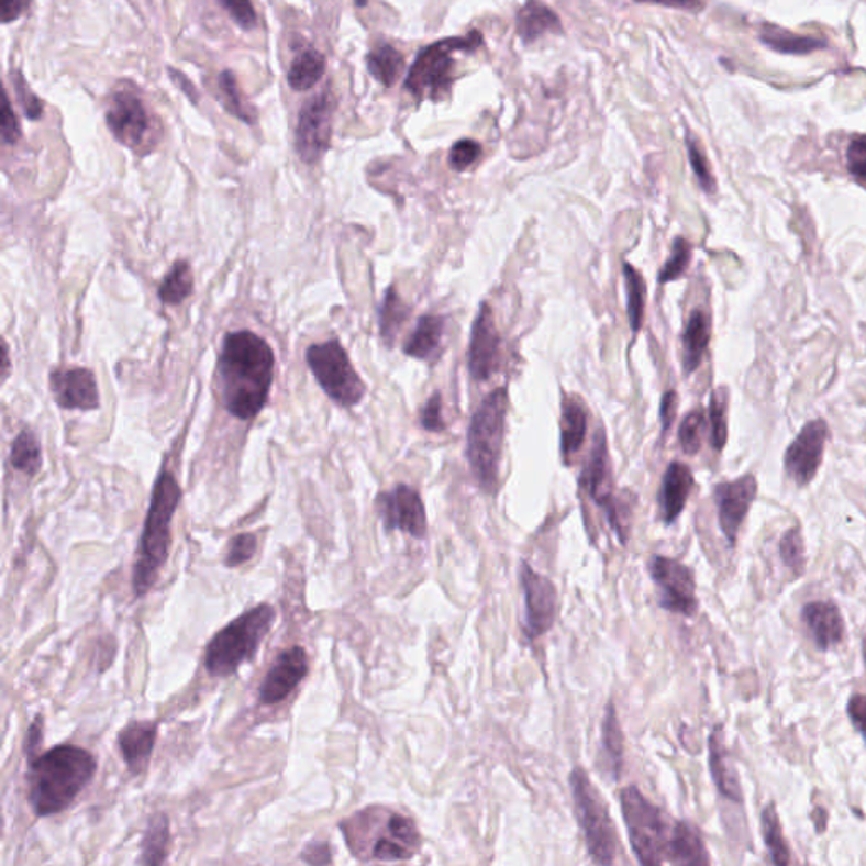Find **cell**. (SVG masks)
<instances>
[{
  "label": "cell",
  "instance_id": "obj_1",
  "mask_svg": "<svg viewBox=\"0 0 866 866\" xmlns=\"http://www.w3.org/2000/svg\"><path fill=\"white\" fill-rule=\"evenodd\" d=\"M216 369L225 410L235 419H254L265 408L275 378L271 345L249 331L225 335Z\"/></svg>",
  "mask_w": 866,
  "mask_h": 866
},
{
  "label": "cell",
  "instance_id": "obj_2",
  "mask_svg": "<svg viewBox=\"0 0 866 866\" xmlns=\"http://www.w3.org/2000/svg\"><path fill=\"white\" fill-rule=\"evenodd\" d=\"M87 750L62 745L30 760V802L40 818L58 814L77 799L96 775Z\"/></svg>",
  "mask_w": 866,
  "mask_h": 866
},
{
  "label": "cell",
  "instance_id": "obj_3",
  "mask_svg": "<svg viewBox=\"0 0 866 866\" xmlns=\"http://www.w3.org/2000/svg\"><path fill=\"white\" fill-rule=\"evenodd\" d=\"M181 489L171 473L159 474L153 495L149 511L141 536L140 552L134 566L133 588L137 598H143L158 579L159 569L168 558L171 544L173 514L180 503Z\"/></svg>",
  "mask_w": 866,
  "mask_h": 866
},
{
  "label": "cell",
  "instance_id": "obj_4",
  "mask_svg": "<svg viewBox=\"0 0 866 866\" xmlns=\"http://www.w3.org/2000/svg\"><path fill=\"white\" fill-rule=\"evenodd\" d=\"M507 413L508 391L504 388L495 389L474 413L467 432L470 470L486 492H495L500 478Z\"/></svg>",
  "mask_w": 866,
  "mask_h": 866
},
{
  "label": "cell",
  "instance_id": "obj_5",
  "mask_svg": "<svg viewBox=\"0 0 866 866\" xmlns=\"http://www.w3.org/2000/svg\"><path fill=\"white\" fill-rule=\"evenodd\" d=\"M275 617L271 606L259 604L222 628L207 646V670L215 677L234 674L244 662L256 655L257 648L271 630Z\"/></svg>",
  "mask_w": 866,
  "mask_h": 866
},
{
  "label": "cell",
  "instance_id": "obj_6",
  "mask_svg": "<svg viewBox=\"0 0 866 866\" xmlns=\"http://www.w3.org/2000/svg\"><path fill=\"white\" fill-rule=\"evenodd\" d=\"M621 811L639 862L652 866L668 863L676 822L636 787L621 790Z\"/></svg>",
  "mask_w": 866,
  "mask_h": 866
},
{
  "label": "cell",
  "instance_id": "obj_7",
  "mask_svg": "<svg viewBox=\"0 0 866 866\" xmlns=\"http://www.w3.org/2000/svg\"><path fill=\"white\" fill-rule=\"evenodd\" d=\"M570 790L592 862L599 865H613L620 853L618 833L608 806L582 768H574L570 774Z\"/></svg>",
  "mask_w": 866,
  "mask_h": 866
},
{
  "label": "cell",
  "instance_id": "obj_8",
  "mask_svg": "<svg viewBox=\"0 0 866 866\" xmlns=\"http://www.w3.org/2000/svg\"><path fill=\"white\" fill-rule=\"evenodd\" d=\"M482 45V36L473 31L469 36L448 37L426 46L417 56L413 67L408 71L404 89L417 99H442L451 90L452 71H454V53L474 52Z\"/></svg>",
  "mask_w": 866,
  "mask_h": 866
},
{
  "label": "cell",
  "instance_id": "obj_9",
  "mask_svg": "<svg viewBox=\"0 0 866 866\" xmlns=\"http://www.w3.org/2000/svg\"><path fill=\"white\" fill-rule=\"evenodd\" d=\"M307 364L323 391L338 407H354L366 395V385L351 364L341 342L329 341L310 345Z\"/></svg>",
  "mask_w": 866,
  "mask_h": 866
},
{
  "label": "cell",
  "instance_id": "obj_10",
  "mask_svg": "<svg viewBox=\"0 0 866 866\" xmlns=\"http://www.w3.org/2000/svg\"><path fill=\"white\" fill-rule=\"evenodd\" d=\"M580 488L586 489L589 498L604 511L608 522L620 536L621 544H626V523H624L620 503L614 498L610 451H608V441H606V432L602 426L596 430L591 454L586 459L582 476H580Z\"/></svg>",
  "mask_w": 866,
  "mask_h": 866
},
{
  "label": "cell",
  "instance_id": "obj_11",
  "mask_svg": "<svg viewBox=\"0 0 866 866\" xmlns=\"http://www.w3.org/2000/svg\"><path fill=\"white\" fill-rule=\"evenodd\" d=\"M107 127L124 146L136 149L143 146L151 133V119L137 90L127 81L115 87L107 109Z\"/></svg>",
  "mask_w": 866,
  "mask_h": 866
},
{
  "label": "cell",
  "instance_id": "obj_12",
  "mask_svg": "<svg viewBox=\"0 0 866 866\" xmlns=\"http://www.w3.org/2000/svg\"><path fill=\"white\" fill-rule=\"evenodd\" d=\"M650 576L660 591L658 604L670 613L692 617L698 611L695 573L676 558L654 555L648 564Z\"/></svg>",
  "mask_w": 866,
  "mask_h": 866
},
{
  "label": "cell",
  "instance_id": "obj_13",
  "mask_svg": "<svg viewBox=\"0 0 866 866\" xmlns=\"http://www.w3.org/2000/svg\"><path fill=\"white\" fill-rule=\"evenodd\" d=\"M332 115L334 103L329 90L310 99L301 109L297 125V153L307 165H315L327 153L332 140Z\"/></svg>",
  "mask_w": 866,
  "mask_h": 866
},
{
  "label": "cell",
  "instance_id": "obj_14",
  "mask_svg": "<svg viewBox=\"0 0 866 866\" xmlns=\"http://www.w3.org/2000/svg\"><path fill=\"white\" fill-rule=\"evenodd\" d=\"M522 588L525 595L523 632L526 639L535 640L554 626L557 617V589L551 579L535 573L526 562L522 564Z\"/></svg>",
  "mask_w": 866,
  "mask_h": 866
},
{
  "label": "cell",
  "instance_id": "obj_15",
  "mask_svg": "<svg viewBox=\"0 0 866 866\" xmlns=\"http://www.w3.org/2000/svg\"><path fill=\"white\" fill-rule=\"evenodd\" d=\"M376 508L385 523V529L389 532L400 530L413 539H425V507L415 489L400 485L393 491L381 492L376 500Z\"/></svg>",
  "mask_w": 866,
  "mask_h": 866
},
{
  "label": "cell",
  "instance_id": "obj_16",
  "mask_svg": "<svg viewBox=\"0 0 866 866\" xmlns=\"http://www.w3.org/2000/svg\"><path fill=\"white\" fill-rule=\"evenodd\" d=\"M828 437H830L828 423L824 420H812L806 423L796 441L787 448L784 463L789 478L797 486H808L815 478L824 457Z\"/></svg>",
  "mask_w": 866,
  "mask_h": 866
},
{
  "label": "cell",
  "instance_id": "obj_17",
  "mask_svg": "<svg viewBox=\"0 0 866 866\" xmlns=\"http://www.w3.org/2000/svg\"><path fill=\"white\" fill-rule=\"evenodd\" d=\"M470 376L476 381H488L501 364V335L496 327L495 315L488 303H481L470 332L467 353Z\"/></svg>",
  "mask_w": 866,
  "mask_h": 866
},
{
  "label": "cell",
  "instance_id": "obj_18",
  "mask_svg": "<svg viewBox=\"0 0 866 866\" xmlns=\"http://www.w3.org/2000/svg\"><path fill=\"white\" fill-rule=\"evenodd\" d=\"M756 492H758V482L752 474L743 476L736 481L721 482L714 489L720 526L731 547L736 544L740 529L745 522L750 507L755 501Z\"/></svg>",
  "mask_w": 866,
  "mask_h": 866
},
{
  "label": "cell",
  "instance_id": "obj_19",
  "mask_svg": "<svg viewBox=\"0 0 866 866\" xmlns=\"http://www.w3.org/2000/svg\"><path fill=\"white\" fill-rule=\"evenodd\" d=\"M309 673V657L301 646H291L276 658L259 689L263 704L273 706L285 701L297 689Z\"/></svg>",
  "mask_w": 866,
  "mask_h": 866
},
{
  "label": "cell",
  "instance_id": "obj_20",
  "mask_svg": "<svg viewBox=\"0 0 866 866\" xmlns=\"http://www.w3.org/2000/svg\"><path fill=\"white\" fill-rule=\"evenodd\" d=\"M53 397L65 410H97L99 408V388L96 376L84 367L56 369L49 376Z\"/></svg>",
  "mask_w": 866,
  "mask_h": 866
},
{
  "label": "cell",
  "instance_id": "obj_21",
  "mask_svg": "<svg viewBox=\"0 0 866 866\" xmlns=\"http://www.w3.org/2000/svg\"><path fill=\"white\" fill-rule=\"evenodd\" d=\"M158 726L151 721H134L119 734V746L127 767L133 774H143L149 764V756L155 748Z\"/></svg>",
  "mask_w": 866,
  "mask_h": 866
},
{
  "label": "cell",
  "instance_id": "obj_22",
  "mask_svg": "<svg viewBox=\"0 0 866 866\" xmlns=\"http://www.w3.org/2000/svg\"><path fill=\"white\" fill-rule=\"evenodd\" d=\"M802 618H804V623L808 624L809 632L819 648H831L843 640V617L833 602H809L802 610Z\"/></svg>",
  "mask_w": 866,
  "mask_h": 866
},
{
  "label": "cell",
  "instance_id": "obj_23",
  "mask_svg": "<svg viewBox=\"0 0 866 866\" xmlns=\"http://www.w3.org/2000/svg\"><path fill=\"white\" fill-rule=\"evenodd\" d=\"M695 486V476L682 463H673L665 470L662 482L660 507L662 518L667 525L676 522L686 508L690 491Z\"/></svg>",
  "mask_w": 866,
  "mask_h": 866
},
{
  "label": "cell",
  "instance_id": "obj_24",
  "mask_svg": "<svg viewBox=\"0 0 866 866\" xmlns=\"http://www.w3.org/2000/svg\"><path fill=\"white\" fill-rule=\"evenodd\" d=\"M588 433V410L577 397H564L562 400L560 451L566 466L573 464L579 454Z\"/></svg>",
  "mask_w": 866,
  "mask_h": 866
},
{
  "label": "cell",
  "instance_id": "obj_25",
  "mask_svg": "<svg viewBox=\"0 0 866 866\" xmlns=\"http://www.w3.org/2000/svg\"><path fill=\"white\" fill-rule=\"evenodd\" d=\"M709 767H711L712 780L717 784L718 790L728 799L742 802V786H740L739 774L734 770L730 756H728L721 724L714 726L711 736H709Z\"/></svg>",
  "mask_w": 866,
  "mask_h": 866
},
{
  "label": "cell",
  "instance_id": "obj_26",
  "mask_svg": "<svg viewBox=\"0 0 866 866\" xmlns=\"http://www.w3.org/2000/svg\"><path fill=\"white\" fill-rule=\"evenodd\" d=\"M445 319L438 315L420 317L415 331L404 342V354L420 360L437 359L444 338Z\"/></svg>",
  "mask_w": 866,
  "mask_h": 866
},
{
  "label": "cell",
  "instance_id": "obj_27",
  "mask_svg": "<svg viewBox=\"0 0 866 866\" xmlns=\"http://www.w3.org/2000/svg\"><path fill=\"white\" fill-rule=\"evenodd\" d=\"M518 36L530 45L547 33L560 34L562 23L558 15L540 0H529L517 14Z\"/></svg>",
  "mask_w": 866,
  "mask_h": 866
},
{
  "label": "cell",
  "instance_id": "obj_28",
  "mask_svg": "<svg viewBox=\"0 0 866 866\" xmlns=\"http://www.w3.org/2000/svg\"><path fill=\"white\" fill-rule=\"evenodd\" d=\"M709 341H711V320H709L708 313L695 310L690 313L682 337V364L687 376L692 375L701 366Z\"/></svg>",
  "mask_w": 866,
  "mask_h": 866
},
{
  "label": "cell",
  "instance_id": "obj_29",
  "mask_svg": "<svg viewBox=\"0 0 866 866\" xmlns=\"http://www.w3.org/2000/svg\"><path fill=\"white\" fill-rule=\"evenodd\" d=\"M668 863H674V865H708V852H706L701 834L695 826H690L687 822H676Z\"/></svg>",
  "mask_w": 866,
  "mask_h": 866
},
{
  "label": "cell",
  "instance_id": "obj_30",
  "mask_svg": "<svg viewBox=\"0 0 866 866\" xmlns=\"http://www.w3.org/2000/svg\"><path fill=\"white\" fill-rule=\"evenodd\" d=\"M760 41L767 48L784 53V55H809V53L826 48V43L822 40L800 36V34L775 26V24H765L762 27Z\"/></svg>",
  "mask_w": 866,
  "mask_h": 866
},
{
  "label": "cell",
  "instance_id": "obj_31",
  "mask_svg": "<svg viewBox=\"0 0 866 866\" xmlns=\"http://www.w3.org/2000/svg\"><path fill=\"white\" fill-rule=\"evenodd\" d=\"M325 67H327V59L319 49H307L291 63L290 71H288V84L297 92H307V90L315 87L317 81H320V78L323 77Z\"/></svg>",
  "mask_w": 866,
  "mask_h": 866
},
{
  "label": "cell",
  "instance_id": "obj_32",
  "mask_svg": "<svg viewBox=\"0 0 866 866\" xmlns=\"http://www.w3.org/2000/svg\"><path fill=\"white\" fill-rule=\"evenodd\" d=\"M169 846V821L168 815L159 814L151 818L146 833L143 837V856L140 863L144 865H162L166 862Z\"/></svg>",
  "mask_w": 866,
  "mask_h": 866
},
{
  "label": "cell",
  "instance_id": "obj_33",
  "mask_svg": "<svg viewBox=\"0 0 866 866\" xmlns=\"http://www.w3.org/2000/svg\"><path fill=\"white\" fill-rule=\"evenodd\" d=\"M410 313L411 309L404 303L403 298L393 287L389 288L386 291L385 300H382L381 309H379V332H381L382 341L386 344H393Z\"/></svg>",
  "mask_w": 866,
  "mask_h": 866
},
{
  "label": "cell",
  "instance_id": "obj_34",
  "mask_svg": "<svg viewBox=\"0 0 866 866\" xmlns=\"http://www.w3.org/2000/svg\"><path fill=\"white\" fill-rule=\"evenodd\" d=\"M367 68H369V74L379 84L385 85V87H393L400 75L403 74V55L398 49H395L393 46H378V48L373 49L367 55Z\"/></svg>",
  "mask_w": 866,
  "mask_h": 866
},
{
  "label": "cell",
  "instance_id": "obj_35",
  "mask_svg": "<svg viewBox=\"0 0 866 866\" xmlns=\"http://www.w3.org/2000/svg\"><path fill=\"white\" fill-rule=\"evenodd\" d=\"M624 285H626L628 320L632 325L633 334H639L645 322L646 285L639 269L630 263L623 266Z\"/></svg>",
  "mask_w": 866,
  "mask_h": 866
},
{
  "label": "cell",
  "instance_id": "obj_36",
  "mask_svg": "<svg viewBox=\"0 0 866 866\" xmlns=\"http://www.w3.org/2000/svg\"><path fill=\"white\" fill-rule=\"evenodd\" d=\"M602 746L604 755L610 764L611 774L618 780L623 767V733H621L620 720L614 709L613 702L606 709L604 723H602Z\"/></svg>",
  "mask_w": 866,
  "mask_h": 866
},
{
  "label": "cell",
  "instance_id": "obj_37",
  "mask_svg": "<svg viewBox=\"0 0 866 866\" xmlns=\"http://www.w3.org/2000/svg\"><path fill=\"white\" fill-rule=\"evenodd\" d=\"M216 85H219L221 102L222 106L225 107V111L234 115V118L240 119V121L246 122V124H254L257 119L256 111H254L253 106H249V103L243 99V93H241L240 87H237L235 75L232 74L231 70L222 71V74L219 75Z\"/></svg>",
  "mask_w": 866,
  "mask_h": 866
},
{
  "label": "cell",
  "instance_id": "obj_38",
  "mask_svg": "<svg viewBox=\"0 0 866 866\" xmlns=\"http://www.w3.org/2000/svg\"><path fill=\"white\" fill-rule=\"evenodd\" d=\"M11 464L27 476L40 473L43 466L40 442L31 430H23L12 442Z\"/></svg>",
  "mask_w": 866,
  "mask_h": 866
},
{
  "label": "cell",
  "instance_id": "obj_39",
  "mask_svg": "<svg viewBox=\"0 0 866 866\" xmlns=\"http://www.w3.org/2000/svg\"><path fill=\"white\" fill-rule=\"evenodd\" d=\"M193 290V276L187 262H178L163 279L159 300L166 306H178Z\"/></svg>",
  "mask_w": 866,
  "mask_h": 866
},
{
  "label": "cell",
  "instance_id": "obj_40",
  "mask_svg": "<svg viewBox=\"0 0 866 866\" xmlns=\"http://www.w3.org/2000/svg\"><path fill=\"white\" fill-rule=\"evenodd\" d=\"M762 833H764L765 844L770 850L775 865H789V846L784 840L782 826H780L775 804H768L762 812Z\"/></svg>",
  "mask_w": 866,
  "mask_h": 866
},
{
  "label": "cell",
  "instance_id": "obj_41",
  "mask_svg": "<svg viewBox=\"0 0 866 866\" xmlns=\"http://www.w3.org/2000/svg\"><path fill=\"white\" fill-rule=\"evenodd\" d=\"M709 422H711V442L714 451L721 452L728 441V389L718 388L711 393L709 401Z\"/></svg>",
  "mask_w": 866,
  "mask_h": 866
},
{
  "label": "cell",
  "instance_id": "obj_42",
  "mask_svg": "<svg viewBox=\"0 0 866 866\" xmlns=\"http://www.w3.org/2000/svg\"><path fill=\"white\" fill-rule=\"evenodd\" d=\"M706 433V419L701 410L690 411L680 423L679 444L687 456H696L702 447Z\"/></svg>",
  "mask_w": 866,
  "mask_h": 866
},
{
  "label": "cell",
  "instance_id": "obj_43",
  "mask_svg": "<svg viewBox=\"0 0 866 866\" xmlns=\"http://www.w3.org/2000/svg\"><path fill=\"white\" fill-rule=\"evenodd\" d=\"M690 259H692V246L684 237H677L673 244V254L665 262L664 268L660 269L658 281L664 285L679 279L689 268Z\"/></svg>",
  "mask_w": 866,
  "mask_h": 866
},
{
  "label": "cell",
  "instance_id": "obj_44",
  "mask_svg": "<svg viewBox=\"0 0 866 866\" xmlns=\"http://www.w3.org/2000/svg\"><path fill=\"white\" fill-rule=\"evenodd\" d=\"M778 548H780V557H782L784 564L790 570H793L796 576H802L806 567V547L800 529H797V526L796 529H790L782 536V542H780V547Z\"/></svg>",
  "mask_w": 866,
  "mask_h": 866
},
{
  "label": "cell",
  "instance_id": "obj_45",
  "mask_svg": "<svg viewBox=\"0 0 866 866\" xmlns=\"http://www.w3.org/2000/svg\"><path fill=\"white\" fill-rule=\"evenodd\" d=\"M687 155H689L690 166L695 169L696 178L699 180L702 190L706 193L712 195L717 191V180L712 177L711 166H709L706 153L702 151L701 144L696 137L687 136Z\"/></svg>",
  "mask_w": 866,
  "mask_h": 866
},
{
  "label": "cell",
  "instance_id": "obj_46",
  "mask_svg": "<svg viewBox=\"0 0 866 866\" xmlns=\"http://www.w3.org/2000/svg\"><path fill=\"white\" fill-rule=\"evenodd\" d=\"M11 77L12 84H14L15 96H18L19 103L23 107L26 118L31 119V121H37V119L43 118L45 106L37 99L36 93L31 90L21 71L12 70Z\"/></svg>",
  "mask_w": 866,
  "mask_h": 866
},
{
  "label": "cell",
  "instance_id": "obj_47",
  "mask_svg": "<svg viewBox=\"0 0 866 866\" xmlns=\"http://www.w3.org/2000/svg\"><path fill=\"white\" fill-rule=\"evenodd\" d=\"M256 548L257 540L253 533H241V535L234 536L229 545L227 557L224 560L225 566L232 567V569L243 566L254 557Z\"/></svg>",
  "mask_w": 866,
  "mask_h": 866
},
{
  "label": "cell",
  "instance_id": "obj_48",
  "mask_svg": "<svg viewBox=\"0 0 866 866\" xmlns=\"http://www.w3.org/2000/svg\"><path fill=\"white\" fill-rule=\"evenodd\" d=\"M481 156V144L473 140H463L454 144L448 155V163L456 171H466L467 168L478 162Z\"/></svg>",
  "mask_w": 866,
  "mask_h": 866
},
{
  "label": "cell",
  "instance_id": "obj_49",
  "mask_svg": "<svg viewBox=\"0 0 866 866\" xmlns=\"http://www.w3.org/2000/svg\"><path fill=\"white\" fill-rule=\"evenodd\" d=\"M229 12L235 24L243 30L251 31L256 27L257 18L251 0H216Z\"/></svg>",
  "mask_w": 866,
  "mask_h": 866
},
{
  "label": "cell",
  "instance_id": "obj_50",
  "mask_svg": "<svg viewBox=\"0 0 866 866\" xmlns=\"http://www.w3.org/2000/svg\"><path fill=\"white\" fill-rule=\"evenodd\" d=\"M846 165L853 177L866 181V134L853 137L846 151Z\"/></svg>",
  "mask_w": 866,
  "mask_h": 866
},
{
  "label": "cell",
  "instance_id": "obj_51",
  "mask_svg": "<svg viewBox=\"0 0 866 866\" xmlns=\"http://www.w3.org/2000/svg\"><path fill=\"white\" fill-rule=\"evenodd\" d=\"M420 423H422L426 432H442V430H445V422L442 419L441 391H435L426 401L425 407L422 408Z\"/></svg>",
  "mask_w": 866,
  "mask_h": 866
},
{
  "label": "cell",
  "instance_id": "obj_52",
  "mask_svg": "<svg viewBox=\"0 0 866 866\" xmlns=\"http://www.w3.org/2000/svg\"><path fill=\"white\" fill-rule=\"evenodd\" d=\"M2 118H0V125H2V141L4 144H15L21 140V125H19L18 118L12 111L11 100H9L8 92L2 97Z\"/></svg>",
  "mask_w": 866,
  "mask_h": 866
},
{
  "label": "cell",
  "instance_id": "obj_53",
  "mask_svg": "<svg viewBox=\"0 0 866 866\" xmlns=\"http://www.w3.org/2000/svg\"><path fill=\"white\" fill-rule=\"evenodd\" d=\"M677 413V393L674 389L667 391V393L662 397L660 403V422H662V433H667L668 430L673 429L674 420H676Z\"/></svg>",
  "mask_w": 866,
  "mask_h": 866
},
{
  "label": "cell",
  "instance_id": "obj_54",
  "mask_svg": "<svg viewBox=\"0 0 866 866\" xmlns=\"http://www.w3.org/2000/svg\"><path fill=\"white\" fill-rule=\"evenodd\" d=\"M848 714L856 730H858L859 733L863 734V739L866 740V696L856 695L850 699Z\"/></svg>",
  "mask_w": 866,
  "mask_h": 866
},
{
  "label": "cell",
  "instance_id": "obj_55",
  "mask_svg": "<svg viewBox=\"0 0 866 866\" xmlns=\"http://www.w3.org/2000/svg\"><path fill=\"white\" fill-rule=\"evenodd\" d=\"M31 0H0V14L2 23L9 24L18 21L30 9Z\"/></svg>",
  "mask_w": 866,
  "mask_h": 866
},
{
  "label": "cell",
  "instance_id": "obj_56",
  "mask_svg": "<svg viewBox=\"0 0 866 866\" xmlns=\"http://www.w3.org/2000/svg\"><path fill=\"white\" fill-rule=\"evenodd\" d=\"M301 858L306 863H312V865H325V863H332L331 848L323 841L312 843L307 846Z\"/></svg>",
  "mask_w": 866,
  "mask_h": 866
},
{
  "label": "cell",
  "instance_id": "obj_57",
  "mask_svg": "<svg viewBox=\"0 0 866 866\" xmlns=\"http://www.w3.org/2000/svg\"><path fill=\"white\" fill-rule=\"evenodd\" d=\"M642 4H657L664 8L682 9V11L698 12L704 8L702 0H635Z\"/></svg>",
  "mask_w": 866,
  "mask_h": 866
},
{
  "label": "cell",
  "instance_id": "obj_58",
  "mask_svg": "<svg viewBox=\"0 0 866 866\" xmlns=\"http://www.w3.org/2000/svg\"><path fill=\"white\" fill-rule=\"evenodd\" d=\"M43 724H45V720L43 717H37L34 720V723L31 724L30 734H27V742H26V750L27 756L34 758L36 755V750L40 748L41 743H43Z\"/></svg>",
  "mask_w": 866,
  "mask_h": 866
},
{
  "label": "cell",
  "instance_id": "obj_59",
  "mask_svg": "<svg viewBox=\"0 0 866 866\" xmlns=\"http://www.w3.org/2000/svg\"><path fill=\"white\" fill-rule=\"evenodd\" d=\"M169 77L173 78L175 85H178V87H180V89L184 90L185 96H187L188 99L191 100V102L193 103L199 102V92H197V89H195L193 84H190V80H188V78L185 77L184 74H180V71H175L173 70V68H169Z\"/></svg>",
  "mask_w": 866,
  "mask_h": 866
},
{
  "label": "cell",
  "instance_id": "obj_60",
  "mask_svg": "<svg viewBox=\"0 0 866 866\" xmlns=\"http://www.w3.org/2000/svg\"><path fill=\"white\" fill-rule=\"evenodd\" d=\"M812 819H814L815 826H818V833H822V831H824V826H826V811L821 808H815L814 812H812Z\"/></svg>",
  "mask_w": 866,
  "mask_h": 866
},
{
  "label": "cell",
  "instance_id": "obj_61",
  "mask_svg": "<svg viewBox=\"0 0 866 866\" xmlns=\"http://www.w3.org/2000/svg\"><path fill=\"white\" fill-rule=\"evenodd\" d=\"M357 5H359V8H363V5H366V0H357Z\"/></svg>",
  "mask_w": 866,
  "mask_h": 866
}]
</instances>
